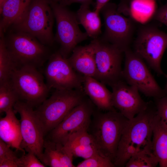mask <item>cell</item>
<instances>
[{
	"instance_id": "1",
	"label": "cell",
	"mask_w": 167,
	"mask_h": 167,
	"mask_svg": "<svg viewBox=\"0 0 167 167\" xmlns=\"http://www.w3.org/2000/svg\"><path fill=\"white\" fill-rule=\"evenodd\" d=\"M157 115L155 104L146 108L129 120L123 131L114 162L115 167L125 166L129 159L144 150H152L153 130Z\"/></svg>"
},
{
	"instance_id": "2",
	"label": "cell",
	"mask_w": 167,
	"mask_h": 167,
	"mask_svg": "<svg viewBox=\"0 0 167 167\" xmlns=\"http://www.w3.org/2000/svg\"><path fill=\"white\" fill-rule=\"evenodd\" d=\"M101 111L95 109L87 131L100 152L114 163L123 131L129 120L115 109L105 112Z\"/></svg>"
},
{
	"instance_id": "3",
	"label": "cell",
	"mask_w": 167,
	"mask_h": 167,
	"mask_svg": "<svg viewBox=\"0 0 167 167\" xmlns=\"http://www.w3.org/2000/svg\"><path fill=\"white\" fill-rule=\"evenodd\" d=\"M54 18L50 0H32L12 25L17 32L28 34L44 45L50 44Z\"/></svg>"
},
{
	"instance_id": "4",
	"label": "cell",
	"mask_w": 167,
	"mask_h": 167,
	"mask_svg": "<svg viewBox=\"0 0 167 167\" xmlns=\"http://www.w3.org/2000/svg\"><path fill=\"white\" fill-rule=\"evenodd\" d=\"M84 91L55 90L38 106L35 112L45 134L54 128L75 107L85 99Z\"/></svg>"
},
{
	"instance_id": "5",
	"label": "cell",
	"mask_w": 167,
	"mask_h": 167,
	"mask_svg": "<svg viewBox=\"0 0 167 167\" xmlns=\"http://www.w3.org/2000/svg\"><path fill=\"white\" fill-rule=\"evenodd\" d=\"M133 49L159 75L164 74L161 62L167 48V33L152 23L138 26Z\"/></svg>"
},
{
	"instance_id": "6",
	"label": "cell",
	"mask_w": 167,
	"mask_h": 167,
	"mask_svg": "<svg viewBox=\"0 0 167 167\" xmlns=\"http://www.w3.org/2000/svg\"><path fill=\"white\" fill-rule=\"evenodd\" d=\"M105 29L101 40L111 44L124 52L131 48L138 26L133 18L123 16L118 10V5L109 2L101 9Z\"/></svg>"
},
{
	"instance_id": "7",
	"label": "cell",
	"mask_w": 167,
	"mask_h": 167,
	"mask_svg": "<svg viewBox=\"0 0 167 167\" xmlns=\"http://www.w3.org/2000/svg\"><path fill=\"white\" fill-rule=\"evenodd\" d=\"M37 68L24 66L16 68L10 79L19 100L33 107L47 98L50 89Z\"/></svg>"
},
{
	"instance_id": "8",
	"label": "cell",
	"mask_w": 167,
	"mask_h": 167,
	"mask_svg": "<svg viewBox=\"0 0 167 167\" xmlns=\"http://www.w3.org/2000/svg\"><path fill=\"white\" fill-rule=\"evenodd\" d=\"M124 54L122 75L127 84L136 87L147 96L157 99L167 95V92L159 85L142 58L131 48Z\"/></svg>"
},
{
	"instance_id": "9",
	"label": "cell",
	"mask_w": 167,
	"mask_h": 167,
	"mask_svg": "<svg viewBox=\"0 0 167 167\" xmlns=\"http://www.w3.org/2000/svg\"><path fill=\"white\" fill-rule=\"evenodd\" d=\"M50 4L56 22L55 39L60 45L59 51L67 58L77 44L89 36L86 32L80 30L76 13L52 0Z\"/></svg>"
},
{
	"instance_id": "10",
	"label": "cell",
	"mask_w": 167,
	"mask_h": 167,
	"mask_svg": "<svg viewBox=\"0 0 167 167\" xmlns=\"http://www.w3.org/2000/svg\"><path fill=\"white\" fill-rule=\"evenodd\" d=\"M17 32L5 41L17 68L29 66L38 68L42 66L48 55L44 45L28 34Z\"/></svg>"
},
{
	"instance_id": "11",
	"label": "cell",
	"mask_w": 167,
	"mask_h": 167,
	"mask_svg": "<svg viewBox=\"0 0 167 167\" xmlns=\"http://www.w3.org/2000/svg\"><path fill=\"white\" fill-rule=\"evenodd\" d=\"M33 107L18 101L13 109L20 116L19 120L22 142L21 148L33 152L42 162L45 134L39 119Z\"/></svg>"
},
{
	"instance_id": "12",
	"label": "cell",
	"mask_w": 167,
	"mask_h": 167,
	"mask_svg": "<svg viewBox=\"0 0 167 167\" xmlns=\"http://www.w3.org/2000/svg\"><path fill=\"white\" fill-rule=\"evenodd\" d=\"M93 40L95 44L96 67V79L110 87L123 79L121 65L124 52L114 45L98 37Z\"/></svg>"
},
{
	"instance_id": "13",
	"label": "cell",
	"mask_w": 167,
	"mask_h": 167,
	"mask_svg": "<svg viewBox=\"0 0 167 167\" xmlns=\"http://www.w3.org/2000/svg\"><path fill=\"white\" fill-rule=\"evenodd\" d=\"M44 74L46 83L51 89L83 90V76L75 71L58 51L49 58Z\"/></svg>"
},
{
	"instance_id": "14",
	"label": "cell",
	"mask_w": 167,
	"mask_h": 167,
	"mask_svg": "<svg viewBox=\"0 0 167 167\" xmlns=\"http://www.w3.org/2000/svg\"><path fill=\"white\" fill-rule=\"evenodd\" d=\"M94 105L90 99L85 98L50 131V140L64 145L71 136L87 130L95 109Z\"/></svg>"
},
{
	"instance_id": "15",
	"label": "cell",
	"mask_w": 167,
	"mask_h": 167,
	"mask_svg": "<svg viewBox=\"0 0 167 167\" xmlns=\"http://www.w3.org/2000/svg\"><path fill=\"white\" fill-rule=\"evenodd\" d=\"M111 87L113 107L128 120L133 118L147 107L148 102L142 98L138 89L123 79Z\"/></svg>"
},
{
	"instance_id": "16",
	"label": "cell",
	"mask_w": 167,
	"mask_h": 167,
	"mask_svg": "<svg viewBox=\"0 0 167 167\" xmlns=\"http://www.w3.org/2000/svg\"><path fill=\"white\" fill-rule=\"evenodd\" d=\"M72 53L67 59L73 69L83 76L96 79V67L93 41L88 45L77 46Z\"/></svg>"
},
{
	"instance_id": "17",
	"label": "cell",
	"mask_w": 167,
	"mask_h": 167,
	"mask_svg": "<svg viewBox=\"0 0 167 167\" xmlns=\"http://www.w3.org/2000/svg\"><path fill=\"white\" fill-rule=\"evenodd\" d=\"M84 92L97 109L109 111L115 109L112 102V93L105 84L97 79L89 76H83Z\"/></svg>"
},
{
	"instance_id": "18",
	"label": "cell",
	"mask_w": 167,
	"mask_h": 167,
	"mask_svg": "<svg viewBox=\"0 0 167 167\" xmlns=\"http://www.w3.org/2000/svg\"><path fill=\"white\" fill-rule=\"evenodd\" d=\"M74 156L63 144L51 140L45 141L42 162L51 167H74Z\"/></svg>"
},
{
	"instance_id": "19",
	"label": "cell",
	"mask_w": 167,
	"mask_h": 167,
	"mask_svg": "<svg viewBox=\"0 0 167 167\" xmlns=\"http://www.w3.org/2000/svg\"><path fill=\"white\" fill-rule=\"evenodd\" d=\"M13 108L6 112L0 119V139L11 148L23 151L21 148L22 137L20 123L15 115Z\"/></svg>"
},
{
	"instance_id": "20",
	"label": "cell",
	"mask_w": 167,
	"mask_h": 167,
	"mask_svg": "<svg viewBox=\"0 0 167 167\" xmlns=\"http://www.w3.org/2000/svg\"><path fill=\"white\" fill-rule=\"evenodd\" d=\"M64 145L70 151L74 157L85 159L98 154H102L87 130L71 136Z\"/></svg>"
},
{
	"instance_id": "21",
	"label": "cell",
	"mask_w": 167,
	"mask_h": 167,
	"mask_svg": "<svg viewBox=\"0 0 167 167\" xmlns=\"http://www.w3.org/2000/svg\"><path fill=\"white\" fill-rule=\"evenodd\" d=\"M32 0H7L0 8V33L3 34L27 9Z\"/></svg>"
},
{
	"instance_id": "22",
	"label": "cell",
	"mask_w": 167,
	"mask_h": 167,
	"mask_svg": "<svg viewBox=\"0 0 167 167\" xmlns=\"http://www.w3.org/2000/svg\"><path fill=\"white\" fill-rule=\"evenodd\" d=\"M152 146L160 167H167V128L161 121L158 114L153 126Z\"/></svg>"
},
{
	"instance_id": "23",
	"label": "cell",
	"mask_w": 167,
	"mask_h": 167,
	"mask_svg": "<svg viewBox=\"0 0 167 167\" xmlns=\"http://www.w3.org/2000/svg\"><path fill=\"white\" fill-rule=\"evenodd\" d=\"M100 12L91 11L89 6L81 5L76 13L79 24L82 25L89 37L93 39L101 34V23Z\"/></svg>"
},
{
	"instance_id": "24",
	"label": "cell",
	"mask_w": 167,
	"mask_h": 167,
	"mask_svg": "<svg viewBox=\"0 0 167 167\" xmlns=\"http://www.w3.org/2000/svg\"><path fill=\"white\" fill-rule=\"evenodd\" d=\"M16 65L6 45L3 34L0 33V83L9 81Z\"/></svg>"
},
{
	"instance_id": "25",
	"label": "cell",
	"mask_w": 167,
	"mask_h": 167,
	"mask_svg": "<svg viewBox=\"0 0 167 167\" xmlns=\"http://www.w3.org/2000/svg\"><path fill=\"white\" fill-rule=\"evenodd\" d=\"M19 97L10 80L0 83V113H5L13 109Z\"/></svg>"
},
{
	"instance_id": "26",
	"label": "cell",
	"mask_w": 167,
	"mask_h": 167,
	"mask_svg": "<svg viewBox=\"0 0 167 167\" xmlns=\"http://www.w3.org/2000/svg\"><path fill=\"white\" fill-rule=\"evenodd\" d=\"M159 161L152 150H144L132 156L126 163V167H155Z\"/></svg>"
},
{
	"instance_id": "27",
	"label": "cell",
	"mask_w": 167,
	"mask_h": 167,
	"mask_svg": "<svg viewBox=\"0 0 167 167\" xmlns=\"http://www.w3.org/2000/svg\"><path fill=\"white\" fill-rule=\"evenodd\" d=\"M156 8L154 0H133L129 5L128 14L131 17L133 14L152 16L156 10Z\"/></svg>"
},
{
	"instance_id": "28",
	"label": "cell",
	"mask_w": 167,
	"mask_h": 167,
	"mask_svg": "<svg viewBox=\"0 0 167 167\" xmlns=\"http://www.w3.org/2000/svg\"><path fill=\"white\" fill-rule=\"evenodd\" d=\"M76 167H115L113 163L108 157L98 154L84 159Z\"/></svg>"
},
{
	"instance_id": "29",
	"label": "cell",
	"mask_w": 167,
	"mask_h": 167,
	"mask_svg": "<svg viewBox=\"0 0 167 167\" xmlns=\"http://www.w3.org/2000/svg\"><path fill=\"white\" fill-rule=\"evenodd\" d=\"M46 166L32 152H28L26 154L19 157V167H45Z\"/></svg>"
},
{
	"instance_id": "30",
	"label": "cell",
	"mask_w": 167,
	"mask_h": 167,
	"mask_svg": "<svg viewBox=\"0 0 167 167\" xmlns=\"http://www.w3.org/2000/svg\"><path fill=\"white\" fill-rule=\"evenodd\" d=\"M11 147L0 139V162L4 161L16 162L18 166L19 157L11 148Z\"/></svg>"
},
{
	"instance_id": "31",
	"label": "cell",
	"mask_w": 167,
	"mask_h": 167,
	"mask_svg": "<svg viewBox=\"0 0 167 167\" xmlns=\"http://www.w3.org/2000/svg\"><path fill=\"white\" fill-rule=\"evenodd\" d=\"M155 99L158 115L161 121L167 128V95Z\"/></svg>"
},
{
	"instance_id": "32",
	"label": "cell",
	"mask_w": 167,
	"mask_h": 167,
	"mask_svg": "<svg viewBox=\"0 0 167 167\" xmlns=\"http://www.w3.org/2000/svg\"><path fill=\"white\" fill-rule=\"evenodd\" d=\"M151 19L162 23L167 26V2L156 9Z\"/></svg>"
},
{
	"instance_id": "33",
	"label": "cell",
	"mask_w": 167,
	"mask_h": 167,
	"mask_svg": "<svg viewBox=\"0 0 167 167\" xmlns=\"http://www.w3.org/2000/svg\"><path fill=\"white\" fill-rule=\"evenodd\" d=\"M132 0H120L119 4L118 5V11L121 13L126 15L128 12L129 5Z\"/></svg>"
},
{
	"instance_id": "34",
	"label": "cell",
	"mask_w": 167,
	"mask_h": 167,
	"mask_svg": "<svg viewBox=\"0 0 167 167\" xmlns=\"http://www.w3.org/2000/svg\"><path fill=\"white\" fill-rule=\"evenodd\" d=\"M92 0H66L63 2L59 3L64 6H66L70 5L72 3H80L81 5L89 6Z\"/></svg>"
},
{
	"instance_id": "35",
	"label": "cell",
	"mask_w": 167,
	"mask_h": 167,
	"mask_svg": "<svg viewBox=\"0 0 167 167\" xmlns=\"http://www.w3.org/2000/svg\"><path fill=\"white\" fill-rule=\"evenodd\" d=\"M110 0H96L95 10L100 12L101 9Z\"/></svg>"
},
{
	"instance_id": "36",
	"label": "cell",
	"mask_w": 167,
	"mask_h": 167,
	"mask_svg": "<svg viewBox=\"0 0 167 167\" xmlns=\"http://www.w3.org/2000/svg\"><path fill=\"white\" fill-rule=\"evenodd\" d=\"M0 167H18L17 163L14 161H4L0 162Z\"/></svg>"
},
{
	"instance_id": "37",
	"label": "cell",
	"mask_w": 167,
	"mask_h": 167,
	"mask_svg": "<svg viewBox=\"0 0 167 167\" xmlns=\"http://www.w3.org/2000/svg\"><path fill=\"white\" fill-rule=\"evenodd\" d=\"M7 0H0V8L1 7L4 3Z\"/></svg>"
},
{
	"instance_id": "38",
	"label": "cell",
	"mask_w": 167,
	"mask_h": 167,
	"mask_svg": "<svg viewBox=\"0 0 167 167\" xmlns=\"http://www.w3.org/2000/svg\"><path fill=\"white\" fill-rule=\"evenodd\" d=\"M52 0L54 2H58V3L59 2V3H61L63 2L64 1L66 0Z\"/></svg>"
},
{
	"instance_id": "39",
	"label": "cell",
	"mask_w": 167,
	"mask_h": 167,
	"mask_svg": "<svg viewBox=\"0 0 167 167\" xmlns=\"http://www.w3.org/2000/svg\"><path fill=\"white\" fill-rule=\"evenodd\" d=\"M165 76L166 78L167 81H166V84L165 86V89L167 92V75H165Z\"/></svg>"
}]
</instances>
